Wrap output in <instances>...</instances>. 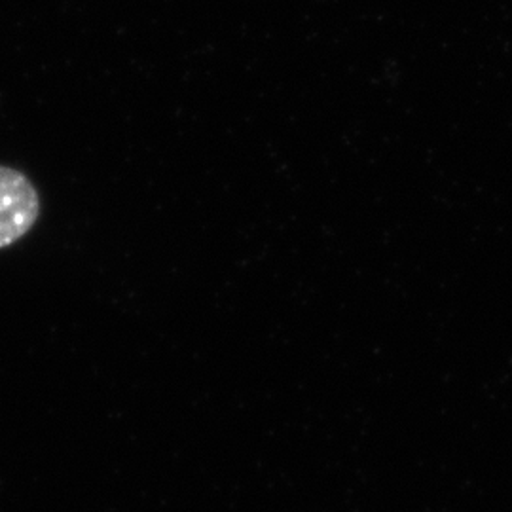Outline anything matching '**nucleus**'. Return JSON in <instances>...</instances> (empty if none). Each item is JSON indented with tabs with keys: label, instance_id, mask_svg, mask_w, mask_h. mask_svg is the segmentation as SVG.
I'll use <instances>...</instances> for the list:
<instances>
[{
	"label": "nucleus",
	"instance_id": "obj_1",
	"mask_svg": "<svg viewBox=\"0 0 512 512\" xmlns=\"http://www.w3.org/2000/svg\"><path fill=\"white\" fill-rule=\"evenodd\" d=\"M40 194L33 181L14 167L0 165V249L25 238L40 219Z\"/></svg>",
	"mask_w": 512,
	"mask_h": 512
}]
</instances>
